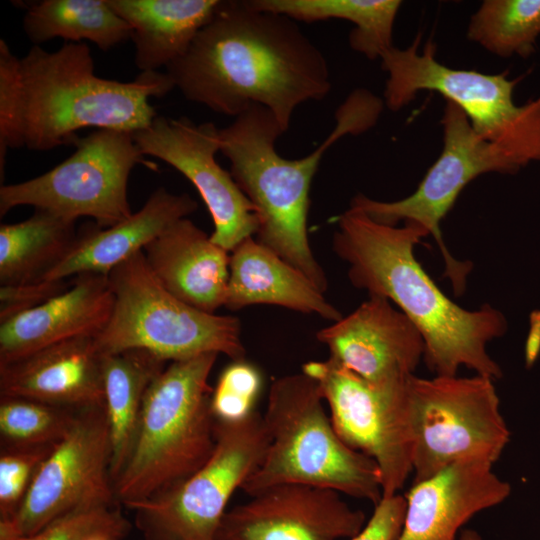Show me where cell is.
I'll list each match as a JSON object with an SVG mask.
<instances>
[{
  "mask_svg": "<svg viewBox=\"0 0 540 540\" xmlns=\"http://www.w3.org/2000/svg\"><path fill=\"white\" fill-rule=\"evenodd\" d=\"M535 314L536 316L532 317L533 324L525 349L526 364L528 367L535 362L540 352V316L537 315V312Z\"/></svg>",
  "mask_w": 540,
  "mask_h": 540,
  "instance_id": "d590c367",
  "label": "cell"
},
{
  "mask_svg": "<svg viewBox=\"0 0 540 540\" xmlns=\"http://www.w3.org/2000/svg\"><path fill=\"white\" fill-rule=\"evenodd\" d=\"M261 386L262 376L257 367L244 359L233 360L221 372L211 394L215 421L237 422L256 411Z\"/></svg>",
  "mask_w": 540,
  "mask_h": 540,
  "instance_id": "d6a6232c",
  "label": "cell"
},
{
  "mask_svg": "<svg viewBox=\"0 0 540 540\" xmlns=\"http://www.w3.org/2000/svg\"><path fill=\"white\" fill-rule=\"evenodd\" d=\"M337 225L332 247L348 264L351 284L387 298L411 320L424 341L423 360L435 376H457L464 366L493 380L502 377L487 344L505 334V316L489 304L462 308L439 289L414 254L428 236L421 225H385L350 208Z\"/></svg>",
  "mask_w": 540,
  "mask_h": 540,
  "instance_id": "3957f363",
  "label": "cell"
},
{
  "mask_svg": "<svg viewBox=\"0 0 540 540\" xmlns=\"http://www.w3.org/2000/svg\"><path fill=\"white\" fill-rule=\"evenodd\" d=\"M81 410L43 401L0 396L1 445H46L62 441Z\"/></svg>",
  "mask_w": 540,
  "mask_h": 540,
  "instance_id": "f546056e",
  "label": "cell"
},
{
  "mask_svg": "<svg viewBox=\"0 0 540 540\" xmlns=\"http://www.w3.org/2000/svg\"><path fill=\"white\" fill-rule=\"evenodd\" d=\"M87 540H114L112 538H109V537H105V536H94V537H91Z\"/></svg>",
  "mask_w": 540,
  "mask_h": 540,
  "instance_id": "74e56055",
  "label": "cell"
},
{
  "mask_svg": "<svg viewBox=\"0 0 540 540\" xmlns=\"http://www.w3.org/2000/svg\"><path fill=\"white\" fill-rule=\"evenodd\" d=\"M302 372L317 382L340 438L377 464L382 497L398 494L412 474L408 378L369 381L331 358L309 361Z\"/></svg>",
  "mask_w": 540,
  "mask_h": 540,
  "instance_id": "4fadbf2b",
  "label": "cell"
},
{
  "mask_svg": "<svg viewBox=\"0 0 540 540\" xmlns=\"http://www.w3.org/2000/svg\"><path fill=\"white\" fill-rule=\"evenodd\" d=\"M441 124L442 151L411 195L386 202L358 194L349 208L385 225L397 226L400 221L421 225L439 246L445 263L444 276L460 295L465 291L472 263L459 261L450 254L443 241L441 222L472 180L491 172L513 174L520 168L499 147L479 136L462 110L450 101H446Z\"/></svg>",
  "mask_w": 540,
  "mask_h": 540,
  "instance_id": "7c38bea8",
  "label": "cell"
},
{
  "mask_svg": "<svg viewBox=\"0 0 540 540\" xmlns=\"http://www.w3.org/2000/svg\"><path fill=\"white\" fill-rule=\"evenodd\" d=\"M102 362L94 337L65 340L0 365V396L76 410L105 406Z\"/></svg>",
  "mask_w": 540,
  "mask_h": 540,
  "instance_id": "d6986e66",
  "label": "cell"
},
{
  "mask_svg": "<svg viewBox=\"0 0 540 540\" xmlns=\"http://www.w3.org/2000/svg\"><path fill=\"white\" fill-rule=\"evenodd\" d=\"M70 279L6 284L0 286V323L30 311L59 295L71 285Z\"/></svg>",
  "mask_w": 540,
  "mask_h": 540,
  "instance_id": "836d02e7",
  "label": "cell"
},
{
  "mask_svg": "<svg viewBox=\"0 0 540 540\" xmlns=\"http://www.w3.org/2000/svg\"><path fill=\"white\" fill-rule=\"evenodd\" d=\"M218 355L172 361L148 387L130 454L113 485L121 505L170 489L212 454L216 421L208 380Z\"/></svg>",
  "mask_w": 540,
  "mask_h": 540,
  "instance_id": "8992f818",
  "label": "cell"
},
{
  "mask_svg": "<svg viewBox=\"0 0 540 540\" xmlns=\"http://www.w3.org/2000/svg\"><path fill=\"white\" fill-rule=\"evenodd\" d=\"M197 208V202L188 194H174L160 187L127 219L108 228L92 222L78 229L72 250L45 279H70L84 273L108 275Z\"/></svg>",
  "mask_w": 540,
  "mask_h": 540,
  "instance_id": "7402d4cb",
  "label": "cell"
},
{
  "mask_svg": "<svg viewBox=\"0 0 540 540\" xmlns=\"http://www.w3.org/2000/svg\"><path fill=\"white\" fill-rule=\"evenodd\" d=\"M166 73L187 100L214 112L235 118L254 104L267 108L283 133L299 105L331 89L327 60L298 22L247 0L220 1Z\"/></svg>",
  "mask_w": 540,
  "mask_h": 540,
  "instance_id": "6da1fadb",
  "label": "cell"
},
{
  "mask_svg": "<svg viewBox=\"0 0 540 540\" xmlns=\"http://www.w3.org/2000/svg\"><path fill=\"white\" fill-rule=\"evenodd\" d=\"M337 491L304 484H280L227 510L217 540L352 539L366 524Z\"/></svg>",
  "mask_w": 540,
  "mask_h": 540,
  "instance_id": "2e32d148",
  "label": "cell"
},
{
  "mask_svg": "<svg viewBox=\"0 0 540 540\" xmlns=\"http://www.w3.org/2000/svg\"><path fill=\"white\" fill-rule=\"evenodd\" d=\"M405 496L382 497L361 531L350 540H396L404 521Z\"/></svg>",
  "mask_w": 540,
  "mask_h": 540,
  "instance_id": "e575fe53",
  "label": "cell"
},
{
  "mask_svg": "<svg viewBox=\"0 0 540 540\" xmlns=\"http://www.w3.org/2000/svg\"><path fill=\"white\" fill-rule=\"evenodd\" d=\"M316 338L329 349V358L373 382L407 379L425 350L411 320L378 295H369L352 313L319 330Z\"/></svg>",
  "mask_w": 540,
  "mask_h": 540,
  "instance_id": "e0dca14e",
  "label": "cell"
},
{
  "mask_svg": "<svg viewBox=\"0 0 540 540\" xmlns=\"http://www.w3.org/2000/svg\"><path fill=\"white\" fill-rule=\"evenodd\" d=\"M459 540H481V536L475 530L466 529L460 532Z\"/></svg>",
  "mask_w": 540,
  "mask_h": 540,
  "instance_id": "8d00e7d4",
  "label": "cell"
},
{
  "mask_svg": "<svg viewBox=\"0 0 540 540\" xmlns=\"http://www.w3.org/2000/svg\"><path fill=\"white\" fill-rule=\"evenodd\" d=\"M88 45L68 42L49 52L34 45L17 58L0 39V174L7 150L47 151L72 144L96 127L135 132L157 116L150 97L174 84L168 74L141 72L132 82L98 77Z\"/></svg>",
  "mask_w": 540,
  "mask_h": 540,
  "instance_id": "7a4b0ae2",
  "label": "cell"
},
{
  "mask_svg": "<svg viewBox=\"0 0 540 540\" xmlns=\"http://www.w3.org/2000/svg\"><path fill=\"white\" fill-rule=\"evenodd\" d=\"M132 30L135 64L156 72L180 59L220 0H107Z\"/></svg>",
  "mask_w": 540,
  "mask_h": 540,
  "instance_id": "cb8c5ba5",
  "label": "cell"
},
{
  "mask_svg": "<svg viewBox=\"0 0 540 540\" xmlns=\"http://www.w3.org/2000/svg\"><path fill=\"white\" fill-rule=\"evenodd\" d=\"M467 37L500 57H529L540 37V0L483 1Z\"/></svg>",
  "mask_w": 540,
  "mask_h": 540,
  "instance_id": "f1b7e54d",
  "label": "cell"
},
{
  "mask_svg": "<svg viewBox=\"0 0 540 540\" xmlns=\"http://www.w3.org/2000/svg\"><path fill=\"white\" fill-rule=\"evenodd\" d=\"M255 304L315 313L333 322L343 317L304 274L249 237L230 252L224 306L240 310Z\"/></svg>",
  "mask_w": 540,
  "mask_h": 540,
  "instance_id": "603a6c76",
  "label": "cell"
},
{
  "mask_svg": "<svg viewBox=\"0 0 540 540\" xmlns=\"http://www.w3.org/2000/svg\"><path fill=\"white\" fill-rule=\"evenodd\" d=\"M110 464L105 406L81 410L41 464L17 514L0 521V540H25L73 510L119 503Z\"/></svg>",
  "mask_w": 540,
  "mask_h": 540,
  "instance_id": "5bb4252c",
  "label": "cell"
},
{
  "mask_svg": "<svg viewBox=\"0 0 540 540\" xmlns=\"http://www.w3.org/2000/svg\"><path fill=\"white\" fill-rule=\"evenodd\" d=\"M25 6L23 29L34 45L54 38L89 40L108 51L131 38L129 24L107 0H42Z\"/></svg>",
  "mask_w": 540,
  "mask_h": 540,
  "instance_id": "83f0119b",
  "label": "cell"
},
{
  "mask_svg": "<svg viewBox=\"0 0 540 540\" xmlns=\"http://www.w3.org/2000/svg\"><path fill=\"white\" fill-rule=\"evenodd\" d=\"M143 254L161 285L182 302L207 313L224 306L230 252L188 218L172 224Z\"/></svg>",
  "mask_w": 540,
  "mask_h": 540,
  "instance_id": "44dd1931",
  "label": "cell"
},
{
  "mask_svg": "<svg viewBox=\"0 0 540 540\" xmlns=\"http://www.w3.org/2000/svg\"><path fill=\"white\" fill-rule=\"evenodd\" d=\"M57 444L1 445L0 521L17 514L38 469Z\"/></svg>",
  "mask_w": 540,
  "mask_h": 540,
  "instance_id": "4dcf8cb0",
  "label": "cell"
},
{
  "mask_svg": "<svg viewBox=\"0 0 540 540\" xmlns=\"http://www.w3.org/2000/svg\"><path fill=\"white\" fill-rule=\"evenodd\" d=\"M215 447L186 479L146 500L127 506L144 540H217L233 493L262 463L269 439L263 415L215 425Z\"/></svg>",
  "mask_w": 540,
  "mask_h": 540,
  "instance_id": "30bf717a",
  "label": "cell"
},
{
  "mask_svg": "<svg viewBox=\"0 0 540 540\" xmlns=\"http://www.w3.org/2000/svg\"><path fill=\"white\" fill-rule=\"evenodd\" d=\"M131 527L121 504L95 505L73 510L25 540H87L94 536L121 540Z\"/></svg>",
  "mask_w": 540,
  "mask_h": 540,
  "instance_id": "1f68e13d",
  "label": "cell"
},
{
  "mask_svg": "<svg viewBox=\"0 0 540 540\" xmlns=\"http://www.w3.org/2000/svg\"><path fill=\"white\" fill-rule=\"evenodd\" d=\"M416 484L452 464H495L510 440L492 378L411 375L406 381Z\"/></svg>",
  "mask_w": 540,
  "mask_h": 540,
  "instance_id": "9c48e42d",
  "label": "cell"
},
{
  "mask_svg": "<svg viewBox=\"0 0 540 540\" xmlns=\"http://www.w3.org/2000/svg\"><path fill=\"white\" fill-rule=\"evenodd\" d=\"M324 403L317 382L302 371L272 382L263 414L269 443L262 463L241 488L245 493L304 484L374 506L382 499L377 464L340 438Z\"/></svg>",
  "mask_w": 540,
  "mask_h": 540,
  "instance_id": "5b68a950",
  "label": "cell"
},
{
  "mask_svg": "<svg viewBox=\"0 0 540 540\" xmlns=\"http://www.w3.org/2000/svg\"><path fill=\"white\" fill-rule=\"evenodd\" d=\"M44 304L0 323V365L47 346L95 337L107 324L113 293L108 275L84 273Z\"/></svg>",
  "mask_w": 540,
  "mask_h": 540,
  "instance_id": "ffe728a7",
  "label": "cell"
},
{
  "mask_svg": "<svg viewBox=\"0 0 540 540\" xmlns=\"http://www.w3.org/2000/svg\"><path fill=\"white\" fill-rule=\"evenodd\" d=\"M493 464L466 460L412 484L396 540H456L476 514L501 504L511 486L493 471Z\"/></svg>",
  "mask_w": 540,
  "mask_h": 540,
  "instance_id": "ac0fdd59",
  "label": "cell"
},
{
  "mask_svg": "<svg viewBox=\"0 0 540 540\" xmlns=\"http://www.w3.org/2000/svg\"><path fill=\"white\" fill-rule=\"evenodd\" d=\"M259 10L285 15L296 22L345 19L354 25L349 35L353 50L370 60L393 47L398 0H247Z\"/></svg>",
  "mask_w": 540,
  "mask_h": 540,
  "instance_id": "4316f807",
  "label": "cell"
},
{
  "mask_svg": "<svg viewBox=\"0 0 540 540\" xmlns=\"http://www.w3.org/2000/svg\"><path fill=\"white\" fill-rule=\"evenodd\" d=\"M113 308L94 337L101 355L143 349L165 361L204 353L244 359L240 321L200 311L173 296L151 272L143 251L108 274Z\"/></svg>",
  "mask_w": 540,
  "mask_h": 540,
  "instance_id": "ba28073f",
  "label": "cell"
},
{
  "mask_svg": "<svg viewBox=\"0 0 540 540\" xmlns=\"http://www.w3.org/2000/svg\"><path fill=\"white\" fill-rule=\"evenodd\" d=\"M219 130L214 123L196 124L187 117L157 115L146 128L132 132L145 155L174 167L197 189L211 215V240L231 252L258 229L255 207L241 191L230 171L216 160Z\"/></svg>",
  "mask_w": 540,
  "mask_h": 540,
  "instance_id": "9a60e30c",
  "label": "cell"
},
{
  "mask_svg": "<svg viewBox=\"0 0 540 540\" xmlns=\"http://www.w3.org/2000/svg\"><path fill=\"white\" fill-rule=\"evenodd\" d=\"M167 361L143 349L103 355L105 412L111 443L110 475L121 473L130 454L144 396Z\"/></svg>",
  "mask_w": 540,
  "mask_h": 540,
  "instance_id": "d4e9b609",
  "label": "cell"
},
{
  "mask_svg": "<svg viewBox=\"0 0 540 540\" xmlns=\"http://www.w3.org/2000/svg\"><path fill=\"white\" fill-rule=\"evenodd\" d=\"M74 146L72 155L44 174L1 186V217L22 205L73 220L90 217L101 228L130 217L128 179L137 164L146 163L132 132L98 129Z\"/></svg>",
  "mask_w": 540,
  "mask_h": 540,
  "instance_id": "8fae6325",
  "label": "cell"
},
{
  "mask_svg": "<svg viewBox=\"0 0 540 540\" xmlns=\"http://www.w3.org/2000/svg\"><path fill=\"white\" fill-rule=\"evenodd\" d=\"M76 220L35 209L18 223L0 226V284H21L46 278L72 250Z\"/></svg>",
  "mask_w": 540,
  "mask_h": 540,
  "instance_id": "484cf974",
  "label": "cell"
},
{
  "mask_svg": "<svg viewBox=\"0 0 540 540\" xmlns=\"http://www.w3.org/2000/svg\"><path fill=\"white\" fill-rule=\"evenodd\" d=\"M420 38L416 36L405 49L393 46L382 54L381 66L388 75L386 106L398 111L421 91L437 92L458 106L473 130L520 169L540 160V95L517 105L513 94L520 78L446 66L436 59L432 41L419 50Z\"/></svg>",
  "mask_w": 540,
  "mask_h": 540,
  "instance_id": "52a82bcc",
  "label": "cell"
},
{
  "mask_svg": "<svg viewBox=\"0 0 540 540\" xmlns=\"http://www.w3.org/2000/svg\"><path fill=\"white\" fill-rule=\"evenodd\" d=\"M335 116L336 125L322 144L299 159L278 153L276 141L284 133L263 106L251 105L219 130L220 152L257 211L256 241L299 270L323 294L327 277L313 255L307 233L311 183L330 146L347 134L365 132L379 118L374 104L357 93L348 96Z\"/></svg>",
  "mask_w": 540,
  "mask_h": 540,
  "instance_id": "277c9868",
  "label": "cell"
}]
</instances>
